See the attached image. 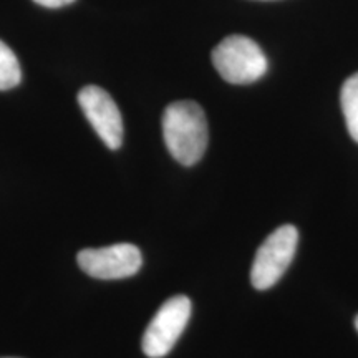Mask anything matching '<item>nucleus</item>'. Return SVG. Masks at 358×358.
<instances>
[{"instance_id":"obj_3","label":"nucleus","mask_w":358,"mask_h":358,"mask_svg":"<svg viewBox=\"0 0 358 358\" xmlns=\"http://www.w3.org/2000/svg\"><path fill=\"white\" fill-rule=\"evenodd\" d=\"M299 231L294 226H280L264 241L250 268V282L257 290L275 285L294 261Z\"/></svg>"},{"instance_id":"obj_5","label":"nucleus","mask_w":358,"mask_h":358,"mask_svg":"<svg viewBox=\"0 0 358 358\" xmlns=\"http://www.w3.org/2000/svg\"><path fill=\"white\" fill-rule=\"evenodd\" d=\"M85 274L100 280H120L131 277L143 266L141 250L136 245L122 243L101 249H83L77 256Z\"/></svg>"},{"instance_id":"obj_2","label":"nucleus","mask_w":358,"mask_h":358,"mask_svg":"<svg viewBox=\"0 0 358 358\" xmlns=\"http://www.w3.org/2000/svg\"><path fill=\"white\" fill-rule=\"evenodd\" d=\"M217 73L232 85H249L267 73V57L257 42L244 35H231L213 50Z\"/></svg>"},{"instance_id":"obj_7","label":"nucleus","mask_w":358,"mask_h":358,"mask_svg":"<svg viewBox=\"0 0 358 358\" xmlns=\"http://www.w3.org/2000/svg\"><path fill=\"white\" fill-rule=\"evenodd\" d=\"M340 103L345 116V123L350 136L358 143V73L345 80L340 92Z\"/></svg>"},{"instance_id":"obj_8","label":"nucleus","mask_w":358,"mask_h":358,"mask_svg":"<svg viewBox=\"0 0 358 358\" xmlns=\"http://www.w3.org/2000/svg\"><path fill=\"white\" fill-rule=\"evenodd\" d=\"M22 82L19 58L7 43L0 40V92L15 88Z\"/></svg>"},{"instance_id":"obj_9","label":"nucleus","mask_w":358,"mask_h":358,"mask_svg":"<svg viewBox=\"0 0 358 358\" xmlns=\"http://www.w3.org/2000/svg\"><path fill=\"white\" fill-rule=\"evenodd\" d=\"M34 2L47 8H60V7L69 6L71 2H75V0H34Z\"/></svg>"},{"instance_id":"obj_10","label":"nucleus","mask_w":358,"mask_h":358,"mask_svg":"<svg viewBox=\"0 0 358 358\" xmlns=\"http://www.w3.org/2000/svg\"><path fill=\"white\" fill-rule=\"evenodd\" d=\"M355 327H357V330H358V315H357V319H355Z\"/></svg>"},{"instance_id":"obj_1","label":"nucleus","mask_w":358,"mask_h":358,"mask_svg":"<svg viewBox=\"0 0 358 358\" xmlns=\"http://www.w3.org/2000/svg\"><path fill=\"white\" fill-rule=\"evenodd\" d=\"M163 136L168 151L178 163H199L209 141L208 120L198 103H171L163 115Z\"/></svg>"},{"instance_id":"obj_4","label":"nucleus","mask_w":358,"mask_h":358,"mask_svg":"<svg viewBox=\"0 0 358 358\" xmlns=\"http://www.w3.org/2000/svg\"><path fill=\"white\" fill-rule=\"evenodd\" d=\"M191 301L186 295H174L159 307L143 335V352L150 358L166 357L185 332L191 317Z\"/></svg>"},{"instance_id":"obj_6","label":"nucleus","mask_w":358,"mask_h":358,"mask_svg":"<svg viewBox=\"0 0 358 358\" xmlns=\"http://www.w3.org/2000/svg\"><path fill=\"white\" fill-rule=\"evenodd\" d=\"M78 105L95 128L98 136L110 150H120L123 143V120L118 106L108 92L95 85L80 90Z\"/></svg>"}]
</instances>
